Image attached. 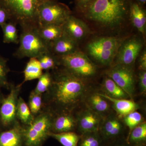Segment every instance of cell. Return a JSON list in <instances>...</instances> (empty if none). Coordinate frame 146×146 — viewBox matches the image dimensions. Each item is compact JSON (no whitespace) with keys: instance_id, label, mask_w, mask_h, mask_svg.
<instances>
[{"instance_id":"5b68a950","label":"cell","mask_w":146,"mask_h":146,"mask_svg":"<svg viewBox=\"0 0 146 146\" xmlns=\"http://www.w3.org/2000/svg\"><path fill=\"white\" fill-rule=\"evenodd\" d=\"M19 43V47L14 54L18 58H38L49 52V44L42 38L37 27L22 29Z\"/></svg>"},{"instance_id":"ac0fdd59","label":"cell","mask_w":146,"mask_h":146,"mask_svg":"<svg viewBox=\"0 0 146 146\" xmlns=\"http://www.w3.org/2000/svg\"><path fill=\"white\" fill-rule=\"evenodd\" d=\"M99 94L108 101L112 103V108L116 111L119 118L123 117L129 113L136 111L139 108L138 104L133 100L112 98L105 94L99 93Z\"/></svg>"},{"instance_id":"d6986e66","label":"cell","mask_w":146,"mask_h":146,"mask_svg":"<svg viewBox=\"0 0 146 146\" xmlns=\"http://www.w3.org/2000/svg\"><path fill=\"white\" fill-rule=\"evenodd\" d=\"M129 16L133 26L142 34L145 33L146 23L145 10L135 1L131 0L129 7Z\"/></svg>"},{"instance_id":"f1b7e54d","label":"cell","mask_w":146,"mask_h":146,"mask_svg":"<svg viewBox=\"0 0 146 146\" xmlns=\"http://www.w3.org/2000/svg\"><path fill=\"white\" fill-rule=\"evenodd\" d=\"M39 60L43 70H53L59 66L57 56L50 52L45 53L37 58Z\"/></svg>"},{"instance_id":"74e56055","label":"cell","mask_w":146,"mask_h":146,"mask_svg":"<svg viewBox=\"0 0 146 146\" xmlns=\"http://www.w3.org/2000/svg\"><path fill=\"white\" fill-rule=\"evenodd\" d=\"M111 146H131L129 144H128L127 142L126 143H124V142H120V143H117L114 144Z\"/></svg>"},{"instance_id":"2e32d148","label":"cell","mask_w":146,"mask_h":146,"mask_svg":"<svg viewBox=\"0 0 146 146\" xmlns=\"http://www.w3.org/2000/svg\"><path fill=\"white\" fill-rule=\"evenodd\" d=\"M0 146H23V125L18 121L0 132Z\"/></svg>"},{"instance_id":"1f68e13d","label":"cell","mask_w":146,"mask_h":146,"mask_svg":"<svg viewBox=\"0 0 146 146\" xmlns=\"http://www.w3.org/2000/svg\"><path fill=\"white\" fill-rule=\"evenodd\" d=\"M123 118V123L129 129V134L134 128L143 122V117L142 115L136 111L130 112Z\"/></svg>"},{"instance_id":"ffe728a7","label":"cell","mask_w":146,"mask_h":146,"mask_svg":"<svg viewBox=\"0 0 146 146\" xmlns=\"http://www.w3.org/2000/svg\"><path fill=\"white\" fill-rule=\"evenodd\" d=\"M87 107L103 117L109 112L110 105L108 100L102 96L99 93H89L85 101Z\"/></svg>"},{"instance_id":"8d00e7d4","label":"cell","mask_w":146,"mask_h":146,"mask_svg":"<svg viewBox=\"0 0 146 146\" xmlns=\"http://www.w3.org/2000/svg\"><path fill=\"white\" fill-rule=\"evenodd\" d=\"M139 68L141 70L146 71V52L144 50L139 60Z\"/></svg>"},{"instance_id":"cb8c5ba5","label":"cell","mask_w":146,"mask_h":146,"mask_svg":"<svg viewBox=\"0 0 146 146\" xmlns=\"http://www.w3.org/2000/svg\"><path fill=\"white\" fill-rule=\"evenodd\" d=\"M38 30L42 38L49 44L63 34L62 25H48L39 27Z\"/></svg>"},{"instance_id":"603a6c76","label":"cell","mask_w":146,"mask_h":146,"mask_svg":"<svg viewBox=\"0 0 146 146\" xmlns=\"http://www.w3.org/2000/svg\"><path fill=\"white\" fill-rule=\"evenodd\" d=\"M24 79L22 84L26 82L38 79L43 74L39 60L36 58H31L27 63L24 72Z\"/></svg>"},{"instance_id":"5bb4252c","label":"cell","mask_w":146,"mask_h":146,"mask_svg":"<svg viewBox=\"0 0 146 146\" xmlns=\"http://www.w3.org/2000/svg\"><path fill=\"white\" fill-rule=\"evenodd\" d=\"M63 34L78 43L89 32L87 25L73 15L69 16L62 25Z\"/></svg>"},{"instance_id":"f546056e","label":"cell","mask_w":146,"mask_h":146,"mask_svg":"<svg viewBox=\"0 0 146 146\" xmlns=\"http://www.w3.org/2000/svg\"><path fill=\"white\" fill-rule=\"evenodd\" d=\"M28 105L34 117L38 115L43 109L42 95L36 93L33 90L29 97Z\"/></svg>"},{"instance_id":"e575fe53","label":"cell","mask_w":146,"mask_h":146,"mask_svg":"<svg viewBox=\"0 0 146 146\" xmlns=\"http://www.w3.org/2000/svg\"><path fill=\"white\" fill-rule=\"evenodd\" d=\"M139 84L141 94L145 95L146 93V72L141 70L139 74Z\"/></svg>"},{"instance_id":"3957f363","label":"cell","mask_w":146,"mask_h":146,"mask_svg":"<svg viewBox=\"0 0 146 146\" xmlns=\"http://www.w3.org/2000/svg\"><path fill=\"white\" fill-rule=\"evenodd\" d=\"M46 0H0V5L8 12L11 21L21 29L37 27L39 9Z\"/></svg>"},{"instance_id":"7a4b0ae2","label":"cell","mask_w":146,"mask_h":146,"mask_svg":"<svg viewBox=\"0 0 146 146\" xmlns=\"http://www.w3.org/2000/svg\"><path fill=\"white\" fill-rule=\"evenodd\" d=\"M131 0H94L80 13L88 20L108 28L116 27L129 15Z\"/></svg>"},{"instance_id":"30bf717a","label":"cell","mask_w":146,"mask_h":146,"mask_svg":"<svg viewBox=\"0 0 146 146\" xmlns=\"http://www.w3.org/2000/svg\"><path fill=\"white\" fill-rule=\"evenodd\" d=\"M106 74L130 98H132L135 91V80L131 66L117 64L108 70Z\"/></svg>"},{"instance_id":"52a82bcc","label":"cell","mask_w":146,"mask_h":146,"mask_svg":"<svg viewBox=\"0 0 146 146\" xmlns=\"http://www.w3.org/2000/svg\"><path fill=\"white\" fill-rule=\"evenodd\" d=\"M121 43L113 37H102L94 39L87 45V50L91 56L104 65L112 63L117 55Z\"/></svg>"},{"instance_id":"7402d4cb","label":"cell","mask_w":146,"mask_h":146,"mask_svg":"<svg viewBox=\"0 0 146 146\" xmlns=\"http://www.w3.org/2000/svg\"><path fill=\"white\" fill-rule=\"evenodd\" d=\"M127 142L131 146H145L146 143V123L143 121L128 134Z\"/></svg>"},{"instance_id":"ab89813d","label":"cell","mask_w":146,"mask_h":146,"mask_svg":"<svg viewBox=\"0 0 146 146\" xmlns=\"http://www.w3.org/2000/svg\"><path fill=\"white\" fill-rule=\"evenodd\" d=\"M3 98H3L1 94V92H0V105H1V102L2 101V100Z\"/></svg>"},{"instance_id":"44dd1931","label":"cell","mask_w":146,"mask_h":146,"mask_svg":"<svg viewBox=\"0 0 146 146\" xmlns=\"http://www.w3.org/2000/svg\"><path fill=\"white\" fill-rule=\"evenodd\" d=\"M102 88L104 94L112 98L128 99L130 98L128 94L108 76L104 80Z\"/></svg>"},{"instance_id":"6da1fadb","label":"cell","mask_w":146,"mask_h":146,"mask_svg":"<svg viewBox=\"0 0 146 146\" xmlns=\"http://www.w3.org/2000/svg\"><path fill=\"white\" fill-rule=\"evenodd\" d=\"M52 70L50 86L42 95L43 109L53 114L73 112L85 101L89 93L86 79L77 76L63 67Z\"/></svg>"},{"instance_id":"836d02e7","label":"cell","mask_w":146,"mask_h":146,"mask_svg":"<svg viewBox=\"0 0 146 146\" xmlns=\"http://www.w3.org/2000/svg\"><path fill=\"white\" fill-rule=\"evenodd\" d=\"M94 0H74L76 9L79 13L84 10Z\"/></svg>"},{"instance_id":"d590c367","label":"cell","mask_w":146,"mask_h":146,"mask_svg":"<svg viewBox=\"0 0 146 146\" xmlns=\"http://www.w3.org/2000/svg\"><path fill=\"white\" fill-rule=\"evenodd\" d=\"M9 16L8 12L5 9L0 5V26L7 23L9 20Z\"/></svg>"},{"instance_id":"f35d334b","label":"cell","mask_w":146,"mask_h":146,"mask_svg":"<svg viewBox=\"0 0 146 146\" xmlns=\"http://www.w3.org/2000/svg\"><path fill=\"white\" fill-rule=\"evenodd\" d=\"M135 1L143 6L144 5L146 2V0H135Z\"/></svg>"},{"instance_id":"484cf974","label":"cell","mask_w":146,"mask_h":146,"mask_svg":"<svg viewBox=\"0 0 146 146\" xmlns=\"http://www.w3.org/2000/svg\"><path fill=\"white\" fill-rule=\"evenodd\" d=\"M49 136L54 138L63 146H78L80 135L74 131L60 133L51 132Z\"/></svg>"},{"instance_id":"d6a6232c","label":"cell","mask_w":146,"mask_h":146,"mask_svg":"<svg viewBox=\"0 0 146 146\" xmlns=\"http://www.w3.org/2000/svg\"><path fill=\"white\" fill-rule=\"evenodd\" d=\"M9 72L7 61L0 56V87H10V84L7 80V75Z\"/></svg>"},{"instance_id":"8fae6325","label":"cell","mask_w":146,"mask_h":146,"mask_svg":"<svg viewBox=\"0 0 146 146\" xmlns=\"http://www.w3.org/2000/svg\"><path fill=\"white\" fill-rule=\"evenodd\" d=\"M143 47L141 40L136 38L129 39L121 44L117 54V64L131 66Z\"/></svg>"},{"instance_id":"4fadbf2b","label":"cell","mask_w":146,"mask_h":146,"mask_svg":"<svg viewBox=\"0 0 146 146\" xmlns=\"http://www.w3.org/2000/svg\"><path fill=\"white\" fill-rule=\"evenodd\" d=\"M123 130V124L119 118L111 114L102 118L99 132L102 139L109 140L121 136Z\"/></svg>"},{"instance_id":"4dcf8cb0","label":"cell","mask_w":146,"mask_h":146,"mask_svg":"<svg viewBox=\"0 0 146 146\" xmlns=\"http://www.w3.org/2000/svg\"><path fill=\"white\" fill-rule=\"evenodd\" d=\"M38 79L36 87L33 90L36 93L43 95L50 86L52 82L51 74L49 71H46Z\"/></svg>"},{"instance_id":"d4e9b609","label":"cell","mask_w":146,"mask_h":146,"mask_svg":"<svg viewBox=\"0 0 146 146\" xmlns=\"http://www.w3.org/2000/svg\"><path fill=\"white\" fill-rule=\"evenodd\" d=\"M16 117L18 121L23 126L30 124L34 118L28 105L23 99L20 96L18 98L17 103Z\"/></svg>"},{"instance_id":"ba28073f","label":"cell","mask_w":146,"mask_h":146,"mask_svg":"<svg viewBox=\"0 0 146 146\" xmlns=\"http://www.w3.org/2000/svg\"><path fill=\"white\" fill-rule=\"evenodd\" d=\"M72 14L70 9L65 4L56 0H46L39 9V27L48 25H62Z\"/></svg>"},{"instance_id":"83f0119b","label":"cell","mask_w":146,"mask_h":146,"mask_svg":"<svg viewBox=\"0 0 146 146\" xmlns=\"http://www.w3.org/2000/svg\"><path fill=\"white\" fill-rule=\"evenodd\" d=\"M80 135L78 146H101L102 139L99 131L88 132Z\"/></svg>"},{"instance_id":"9c48e42d","label":"cell","mask_w":146,"mask_h":146,"mask_svg":"<svg viewBox=\"0 0 146 146\" xmlns=\"http://www.w3.org/2000/svg\"><path fill=\"white\" fill-rule=\"evenodd\" d=\"M23 84L11 85L10 91L3 98L0 105V123L7 129L14 125L18 120L16 117L17 103Z\"/></svg>"},{"instance_id":"e0dca14e","label":"cell","mask_w":146,"mask_h":146,"mask_svg":"<svg viewBox=\"0 0 146 146\" xmlns=\"http://www.w3.org/2000/svg\"><path fill=\"white\" fill-rule=\"evenodd\" d=\"M78 51V43L64 34L49 44V51L57 57Z\"/></svg>"},{"instance_id":"8992f818","label":"cell","mask_w":146,"mask_h":146,"mask_svg":"<svg viewBox=\"0 0 146 146\" xmlns=\"http://www.w3.org/2000/svg\"><path fill=\"white\" fill-rule=\"evenodd\" d=\"M59 65L73 74L86 79L95 75L97 68L87 56L80 52L57 57Z\"/></svg>"},{"instance_id":"9a60e30c","label":"cell","mask_w":146,"mask_h":146,"mask_svg":"<svg viewBox=\"0 0 146 146\" xmlns=\"http://www.w3.org/2000/svg\"><path fill=\"white\" fill-rule=\"evenodd\" d=\"M76 128V118L73 112L53 114L51 132L60 133L74 131Z\"/></svg>"},{"instance_id":"7c38bea8","label":"cell","mask_w":146,"mask_h":146,"mask_svg":"<svg viewBox=\"0 0 146 146\" xmlns=\"http://www.w3.org/2000/svg\"><path fill=\"white\" fill-rule=\"evenodd\" d=\"M76 117V129L80 135L99 131L103 117L87 106L80 111Z\"/></svg>"},{"instance_id":"4316f807","label":"cell","mask_w":146,"mask_h":146,"mask_svg":"<svg viewBox=\"0 0 146 146\" xmlns=\"http://www.w3.org/2000/svg\"><path fill=\"white\" fill-rule=\"evenodd\" d=\"M17 24L12 21L6 23L1 27L3 32V42L5 44H18L19 36L16 27Z\"/></svg>"},{"instance_id":"277c9868","label":"cell","mask_w":146,"mask_h":146,"mask_svg":"<svg viewBox=\"0 0 146 146\" xmlns=\"http://www.w3.org/2000/svg\"><path fill=\"white\" fill-rule=\"evenodd\" d=\"M53 114L43 109L28 125L23 126V146H42L51 132Z\"/></svg>"}]
</instances>
